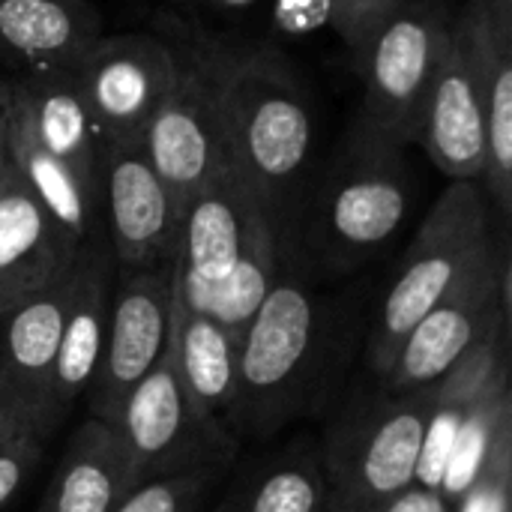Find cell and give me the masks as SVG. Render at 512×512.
I'll list each match as a JSON object with an SVG mask.
<instances>
[{
	"label": "cell",
	"instance_id": "cell-30",
	"mask_svg": "<svg viewBox=\"0 0 512 512\" xmlns=\"http://www.w3.org/2000/svg\"><path fill=\"white\" fill-rule=\"evenodd\" d=\"M45 438L48 429H30L15 441H9L6 447H0V510L24 489L27 477L42 462Z\"/></svg>",
	"mask_w": 512,
	"mask_h": 512
},
{
	"label": "cell",
	"instance_id": "cell-16",
	"mask_svg": "<svg viewBox=\"0 0 512 512\" xmlns=\"http://www.w3.org/2000/svg\"><path fill=\"white\" fill-rule=\"evenodd\" d=\"M78 249L15 171L0 192V318L63 279Z\"/></svg>",
	"mask_w": 512,
	"mask_h": 512
},
{
	"label": "cell",
	"instance_id": "cell-17",
	"mask_svg": "<svg viewBox=\"0 0 512 512\" xmlns=\"http://www.w3.org/2000/svg\"><path fill=\"white\" fill-rule=\"evenodd\" d=\"M102 33L90 0H0V66L9 78L66 72Z\"/></svg>",
	"mask_w": 512,
	"mask_h": 512
},
{
	"label": "cell",
	"instance_id": "cell-26",
	"mask_svg": "<svg viewBox=\"0 0 512 512\" xmlns=\"http://www.w3.org/2000/svg\"><path fill=\"white\" fill-rule=\"evenodd\" d=\"M512 426V393H510V369H498L477 399L471 402L465 423L456 435V444L450 450L447 468L441 474L438 492L456 507L459 498L471 489V483L480 477L483 465L489 462L498 438Z\"/></svg>",
	"mask_w": 512,
	"mask_h": 512
},
{
	"label": "cell",
	"instance_id": "cell-27",
	"mask_svg": "<svg viewBox=\"0 0 512 512\" xmlns=\"http://www.w3.org/2000/svg\"><path fill=\"white\" fill-rule=\"evenodd\" d=\"M213 471H183L135 483L114 512H201Z\"/></svg>",
	"mask_w": 512,
	"mask_h": 512
},
{
	"label": "cell",
	"instance_id": "cell-13",
	"mask_svg": "<svg viewBox=\"0 0 512 512\" xmlns=\"http://www.w3.org/2000/svg\"><path fill=\"white\" fill-rule=\"evenodd\" d=\"M261 213L267 207L234 168L189 198L174 255V288L189 309L210 315Z\"/></svg>",
	"mask_w": 512,
	"mask_h": 512
},
{
	"label": "cell",
	"instance_id": "cell-19",
	"mask_svg": "<svg viewBox=\"0 0 512 512\" xmlns=\"http://www.w3.org/2000/svg\"><path fill=\"white\" fill-rule=\"evenodd\" d=\"M168 351L195 417L228 432L237 402V339L204 312L189 309L174 288Z\"/></svg>",
	"mask_w": 512,
	"mask_h": 512
},
{
	"label": "cell",
	"instance_id": "cell-6",
	"mask_svg": "<svg viewBox=\"0 0 512 512\" xmlns=\"http://www.w3.org/2000/svg\"><path fill=\"white\" fill-rule=\"evenodd\" d=\"M432 399V387L393 393L339 420L321 450L330 512H375L417 483Z\"/></svg>",
	"mask_w": 512,
	"mask_h": 512
},
{
	"label": "cell",
	"instance_id": "cell-21",
	"mask_svg": "<svg viewBox=\"0 0 512 512\" xmlns=\"http://www.w3.org/2000/svg\"><path fill=\"white\" fill-rule=\"evenodd\" d=\"M135 483L117 429L90 417L69 438L36 512H114Z\"/></svg>",
	"mask_w": 512,
	"mask_h": 512
},
{
	"label": "cell",
	"instance_id": "cell-4",
	"mask_svg": "<svg viewBox=\"0 0 512 512\" xmlns=\"http://www.w3.org/2000/svg\"><path fill=\"white\" fill-rule=\"evenodd\" d=\"M411 210L405 150L351 129L345 150L318 183L306 222V252L333 273L372 261L402 228Z\"/></svg>",
	"mask_w": 512,
	"mask_h": 512
},
{
	"label": "cell",
	"instance_id": "cell-3",
	"mask_svg": "<svg viewBox=\"0 0 512 512\" xmlns=\"http://www.w3.org/2000/svg\"><path fill=\"white\" fill-rule=\"evenodd\" d=\"M324 306L297 267L291 246L282 273L237 339V402L231 426L273 432L291 420L318 378Z\"/></svg>",
	"mask_w": 512,
	"mask_h": 512
},
{
	"label": "cell",
	"instance_id": "cell-10",
	"mask_svg": "<svg viewBox=\"0 0 512 512\" xmlns=\"http://www.w3.org/2000/svg\"><path fill=\"white\" fill-rule=\"evenodd\" d=\"M132 459L135 480L183 471H216L228 450V432L210 429L189 408L171 351L129 390L111 423Z\"/></svg>",
	"mask_w": 512,
	"mask_h": 512
},
{
	"label": "cell",
	"instance_id": "cell-31",
	"mask_svg": "<svg viewBox=\"0 0 512 512\" xmlns=\"http://www.w3.org/2000/svg\"><path fill=\"white\" fill-rule=\"evenodd\" d=\"M54 420L39 411L33 402H27L3 375H0V447L15 441L18 435L30 429H48L51 432Z\"/></svg>",
	"mask_w": 512,
	"mask_h": 512
},
{
	"label": "cell",
	"instance_id": "cell-33",
	"mask_svg": "<svg viewBox=\"0 0 512 512\" xmlns=\"http://www.w3.org/2000/svg\"><path fill=\"white\" fill-rule=\"evenodd\" d=\"M375 512H453V504L438 489H426L414 483L405 492L384 501Z\"/></svg>",
	"mask_w": 512,
	"mask_h": 512
},
{
	"label": "cell",
	"instance_id": "cell-11",
	"mask_svg": "<svg viewBox=\"0 0 512 512\" xmlns=\"http://www.w3.org/2000/svg\"><path fill=\"white\" fill-rule=\"evenodd\" d=\"M174 72L171 45L153 33H102L72 66L105 141H144L174 84Z\"/></svg>",
	"mask_w": 512,
	"mask_h": 512
},
{
	"label": "cell",
	"instance_id": "cell-14",
	"mask_svg": "<svg viewBox=\"0 0 512 512\" xmlns=\"http://www.w3.org/2000/svg\"><path fill=\"white\" fill-rule=\"evenodd\" d=\"M453 30L471 63L486 114V168L480 189L501 219L512 213V0H468Z\"/></svg>",
	"mask_w": 512,
	"mask_h": 512
},
{
	"label": "cell",
	"instance_id": "cell-5",
	"mask_svg": "<svg viewBox=\"0 0 512 512\" xmlns=\"http://www.w3.org/2000/svg\"><path fill=\"white\" fill-rule=\"evenodd\" d=\"M489 201L474 180H453L426 213L378 309L369 366L387 375L411 327L492 252Z\"/></svg>",
	"mask_w": 512,
	"mask_h": 512
},
{
	"label": "cell",
	"instance_id": "cell-8",
	"mask_svg": "<svg viewBox=\"0 0 512 512\" xmlns=\"http://www.w3.org/2000/svg\"><path fill=\"white\" fill-rule=\"evenodd\" d=\"M510 243L507 234L480 258L402 339L384 381L390 393L438 384L450 375L510 309Z\"/></svg>",
	"mask_w": 512,
	"mask_h": 512
},
{
	"label": "cell",
	"instance_id": "cell-22",
	"mask_svg": "<svg viewBox=\"0 0 512 512\" xmlns=\"http://www.w3.org/2000/svg\"><path fill=\"white\" fill-rule=\"evenodd\" d=\"M75 264V261H72ZM72 294V267L63 279L15 306L3 321L0 375L39 411L57 420L51 408V381L60 351V333Z\"/></svg>",
	"mask_w": 512,
	"mask_h": 512
},
{
	"label": "cell",
	"instance_id": "cell-9",
	"mask_svg": "<svg viewBox=\"0 0 512 512\" xmlns=\"http://www.w3.org/2000/svg\"><path fill=\"white\" fill-rule=\"evenodd\" d=\"M171 309L174 264L114 270L102 357L87 390L96 420L111 426L129 390L159 363L171 333Z\"/></svg>",
	"mask_w": 512,
	"mask_h": 512
},
{
	"label": "cell",
	"instance_id": "cell-29",
	"mask_svg": "<svg viewBox=\"0 0 512 512\" xmlns=\"http://www.w3.org/2000/svg\"><path fill=\"white\" fill-rule=\"evenodd\" d=\"M405 0H330V27L351 51L357 63L366 51L369 39L381 30V24L402 9Z\"/></svg>",
	"mask_w": 512,
	"mask_h": 512
},
{
	"label": "cell",
	"instance_id": "cell-35",
	"mask_svg": "<svg viewBox=\"0 0 512 512\" xmlns=\"http://www.w3.org/2000/svg\"><path fill=\"white\" fill-rule=\"evenodd\" d=\"M177 3H192V6H204V9H219V12H240L255 6L258 0H177Z\"/></svg>",
	"mask_w": 512,
	"mask_h": 512
},
{
	"label": "cell",
	"instance_id": "cell-32",
	"mask_svg": "<svg viewBox=\"0 0 512 512\" xmlns=\"http://www.w3.org/2000/svg\"><path fill=\"white\" fill-rule=\"evenodd\" d=\"M273 27L285 36L330 27V0H273Z\"/></svg>",
	"mask_w": 512,
	"mask_h": 512
},
{
	"label": "cell",
	"instance_id": "cell-15",
	"mask_svg": "<svg viewBox=\"0 0 512 512\" xmlns=\"http://www.w3.org/2000/svg\"><path fill=\"white\" fill-rule=\"evenodd\" d=\"M414 144H420L432 165L450 180L480 183L486 168V114L456 30H450Z\"/></svg>",
	"mask_w": 512,
	"mask_h": 512
},
{
	"label": "cell",
	"instance_id": "cell-12",
	"mask_svg": "<svg viewBox=\"0 0 512 512\" xmlns=\"http://www.w3.org/2000/svg\"><path fill=\"white\" fill-rule=\"evenodd\" d=\"M99 210L117 267L174 264L183 213L156 174L144 141H105Z\"/></svg>",
	"mask_w": 512,
	"mask_h": 512
},
{
	"label": "cell",
	"instance_id": "cell-1",
	"mask_svg": "<svg viewBox=\"0 0 512 512\" xmlns=\"http://www.w3.org/2000/svg\"><path fill=\"white\" fill-rule=\"evenodd\" d=\"M231 168L267 207L291 225L294 201L315 144V117L297 66L270 42H225Z\"/></svg>",
	"mask_w": 512,
	"mask_h": 512
},
{
	"label": "cell",
	"instance_id": "cell-2",
	"mask_svg": "<svg viewBox=\"0 0 512 512\" xmlns=\"http://www.w3.org/2000/svg\"><path fill=\"white\" fill-rule=\"evenodd\" d=\"M162 27L177 72L144 132V150L183 213L189 198L231 171L228 60L225 39L180 18Z\"/></svg>",
	"mask_w": 512,
	"mask_h": 512
},
{
	"label": "cell",
	"instance_id": "cell-23",
	"mask_svg": "<svg viewBox=\"0 0 512 512\" xmlns=\"http://www.w3.org/2000/svg\"><path fill=\"white\" fill-rule=\"evenodd\" d=\"M6 78V75H3ZM6 108H9V156L21 183L33 198L48 210V216L78 243L102 237L99 204L87 195L81 180L39 141L33 132L30 114L6 81Z\"/></svg>",
	"mask_w": 512,
	"mask_h": 512
},
{
	"label": "cell",
	"instance_id": "cell-7",
	"mask_svg": "<svg viewBox=\"0 0 512 512\" xmlns=\"http://www.w3.org/2000/svg\"><path fill=\"white\" fill-rule=\"evenodd\" d=\"M450 30L453 12L444 0H405L381 24L354 63V72L363 78L354 129L399 150L417 141L420 114Z\"/></svg>",
	"mask_w": 512,
	"mask_h": 512
},
{
	"label": "cell",
	"instance_id": "cell-24",
	"mask_svg": "<svg viewBox=\"0 0 512 512\" xmlns=\"http://www.w3.org/2000/svg\"><path fill=\"white\" fill-rule=\"evenodd\" d=\"M291 246H294V225H282L270 213H261L258 222L252 225V234H249L228 282L222 285V291L210 309V315L234 339H240V333L246 330V324L252 321V315L258 312V306L264 303L270 288L276 285Z\"/></svg>",
	"mask_w": 512,
	"mask_h": 512
},
{
	"label": "cell",
	"instance_id": "cell-28",
	"mask_svg": "<svg viewBox=\"0 0 512 512\" xmlns=\"http://www.w3.org/2000/svg\"><path fill=\"white\" fill-rule=\"evenodd\" d=\"M512 489V426L498 438L489 462L453 512H507Z\"/></svg>",
	"mask_w": 512,
	"mask_h": 512
},
{
	"label": "cell",
	"instance_id": "cell-20",
	"mask_svg": "<svg viewBox=\"0 0 512 512\" xmlns=\"http://www.w3.org/2000/svg\"><path fill=\"white\" fill-rule=\"evenodd\" d=\"M6 81L12 93L21 99L24 111L30 114L39 141L81 180L87 195L99 204L105 138L78 90L72 69L24 78L6 75Z\"/></svg>",
	"mask_w": 512,
	"mask_h": 512
},
{
	"label": "cell",
	"instance_id": "cell-25",
	"mask_svg": "<svg viewBox=\"0 0 512 512\" xmlns=\"http://www.w3.org/2000/svg\"><path fill=\"white\" fill-rule=\"evenodd\" d=\"M216 512H330V486L315 450H288L231 492Z\"/></svg>",
	"mask_w": 512,
	"mask_h": 512
},
{
	"label": "cell",
	"instance_id": "cell-36",
	"mask_svg": "<svg viewBox=\"0 0 512 512\" xmlns=\"http://www.w3.org/2000/svg\"><path fill=\"white\" fill-rule=\"evenodd\" d=\"M507 512H512V510H507Z\"/></svg>",
	"mask_w": 512,
	"mask_h": 512
},
{
	"label": "cell",
	"instance_id": "cell-34",
	"mask_svg": "<svg viewBox=\"0 0 512 512\" xmlns=\"http://www.w3.org/2000/svg\"><path fill=\"white\" fill-rule=\"evenodd\" d=\"M15 174L12 156H9V108H6V78L0 75V192L9 186Z\"/></svg>",
	"mask_w": 512,
	"mask_h": 512
},
{
	"label": "cell",
	"instance_id": "cell-18",
	"mask_svg": "<svg viewBox=\"0 0 512 512\" xmlns=\"http://www.w3.org/2000/svg\"><path fill=\"white\" fill-rule=\"evenodd\" d=\"M114 258L102 237L81 243L72 264V294L66 306V321L60 333V351L54 363L51 381V408L60 417L72 408L93 384L105 327H108V303L114 285Z\"/></svg>",
	"mask_w": 512,
	"mask_h": 512
}]
</instances>
